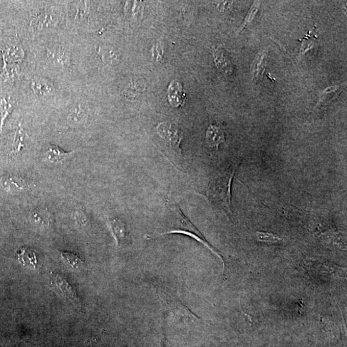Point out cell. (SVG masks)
<instances>
[{"label":"cell","instance_id":"cell-1","mask_svg":"<svg viewBox=\"0 0 347 347\" xmlns=\"http://www.w3.org/2000/svg\"><path fill=\"white\" fill-rule=\"evenodd\" d=\"M33 51L36 66L69 85L83 84L77 36L64 30L34 41Z\"/></svg>","mask_w":347,"mask_h":347},{"label":"cell","instance_id":"cell-2","mask_svg":"<svg viewBox=\"0 0 347 347\" xmlns=\"http://www.w3.org/2000/svg\"><path fill=\"white\" fill-rule=\"evenodd\" d=\"M13 5L11 27L32 43L66 30L67 1L29 0Z\"/></svg>","mask_w":347,"mask_h":347},{"label":"cell","instance_id":"cell-3","mask_svg":"<svg viewBox=\"0 0 347 347\" xmlns=\"http://www.w3.org/2000/svg\"><path fill=\"white\" fill-rule=\"evenodd\" d=\"M73 86L36 66L17 91L19 105L29 112L53 113L66 101Z\"/></svg>","mask_w":347,"mask_h":347},{"label":"cell","instance_id":"cell-4","mask_svg":"<svg viewBox=\"0 0 347 347\" xmlns=\"http://www.w3.org/2000/svg\"><path fill=\"white\" fill-rule=\"evenodd\" d=\"M36 66L33 43L10 27L0 36V91H18Z\"/></svg>","mask_w":347,"mask_h":347},{"label":"cell","instance_id":"cell-5","mask_svg":"<svg viewBox=\"0 0 347 347\" xmlns=\"http://www.w3.org/2000/svg\"><path fill=\"white\" fill-rule=\"evenodd\" d=\"M101 2L73 0L67 1V31L77 36L98 32Z\"/></svg>","mask_w":347,"mask_h":347},{"label":"cell","instance_id":"cell-6","mask_svg":"<svg viewBox=\"0 0 347 347\" xmlns=\"http://www.w3.org/2000/svg\"><path fill=\"white\" fill-rule=\"evenodd\" d=\"M157 132L160 138L159 146L170 162L179 165L182 160L180 143L183 138L182 131L175 125L168 122L160 123Z\"/></svg>","mask_w":347,"mask_h":347},{"label":"cell","instance_id":"cell-7","mask_svg":"<svg viewBox=\"0 0 347 347\" xmlns=\"http://www.w3.org/2000/svg\"><path fill=\"white\" fill-rule=\"evenodd\" d=\"M234 172H226L219 174L210 183L208 190V199L219 203L230 210L231 207V183Z\"/></svg>","mask_w":347,"mask_h":347},{"label":"cell","instance_id":"cell-8","mask_svg":"<svg viewBox=\"0 0 347 347\" xmlns=\"http://www.w3.org/2000/svg\"><path fill=\"white\" fill-rule=\"evenodd\" d=\"M19 105L16 91H0V135L3 133L7 119Z\"/></svg>","mask_w":347,"mask_h":347},{"label":"cell","instance_id":"cell-9","mask_svg":"<svg viewBox=\"0 0 347 347\" xmlns=\"http://www.w3.org/2000/svg\"><path fill=\"white\" fill-rule=\"evenodd\" d=\"M23 118L21 117L17 122L13 135H12L11 154L17 155L21 153L31 142V136L29 131L24 127Z\"/></svg>","mask_w":347,"mask_h":347},{"label":"cell","instance_id":"cell-10","mask_svg":"<svg viewBox=\"0 0 347 347\" xmlns=\"http://www.w3.org/2000/svg\"><path fill=\"white\" fill-rule=\"evenodd\" d=\"M51 283L59 293L73 303L79 304L78 294L71 284L60 275H55L52 278Z\"/></svg>","mask_w":347,"mask_h":347},{"label":"cell","instance_id":"cell-11","mask_svg":"<svg viewBox=\"0 0 347 347\" xmlns=\"http://www.w3.org/2000/svg\"><path fill=\"white\" fill-rule=\"evenodd\" d=\"M78 152V151H73L71 152H66L58 145L48 144L46 145L45 150V157L49 162L53 163H59L69 159Z\"/></svg>","mask_w":347,"mask_h":347},{"label":"cell","instance_id":"cell-12","mask_svg":"<svg viewBox=\"0 0 347 347\" xmlns=\"http://www.w3.org/2000/svg\"><path fill=\"white\" fill-rule=\"evenodd\" d=\"M168 102L173 107L178 108L185 104L186 95L182 84L178 81L171 82L168 88Z\"/></svg>","mask_w":347,"mask_h":347},{"label":"cell","instance_id":"cell-13","mask_svg":"<svg viewBox=\"0 0 347 347\" xmlns=\"http://www.w3.org/2000/svg\"><path fill=\"white\" fill-rule=\"evenodd\" d=\"M345 84L346 83H344L341 85L331 86L326 89L319 95V101L316 104V107L320 108L333 101L344 90V87L346 86Z\"/></svg>","mask_w":347,"mask_h":347},{"label":"cell","instance_id":"cell-14","mask_svg":"<svg viewBox=\"0 0 347 347\" xmlns=\"http://www.w3.org/2000/svg\"><path fill=\"white\" fill-rule=\"evenodd\" d=\"M208 144L211 147H218L220 143L225 142V135L223 131L219 127L210 126L207 132Z\"/></svg>","mask_w":347,"mask_h":347},{"label":"cell","instance_id":"cell-15","mask_svg":"<svg viewBox=\"0 0 347 347\" xmlns=\"http://www.w3.org/2000/svg\"><path fill=\"white\" fill-rule=\"evenodd\" d=\"M1 183L2 187L9 192H19L26 187V183L23 180L15 177L2 178Z\"/></svg>","mask_w":347,"mask_h":347},{"label":"cell","instance_id":"cell-16","mask_svg":"<svg viewBox=\"0 0 347 347\" xmlns=\"http://www.w3.org/2000/svg\"><path fill=\"white\" fill-rule=\"evenodd\" d=\"M32 222L43 227H48L52 221V216L46 209L35 210L31 215Z\"/></svg>","mask_w":347,"mask_h":347},{"label":"cell","instance_id":"cell-17","mask_svg":"<svg viewBox=\"0 0 347 347\" xmlns=\"http://www.w3.org/2000/svg\"><path fill=\"white\" fill-rule=\"evenodd\" d=\"M213 51H214L215 63H216V65L220 70L222 71V72L227 74V75L232 74L233 68L231 63L226 58L222 52L219 48L214 49Z\"/></svg>","mask_w":347,"mask_h":347},{"label":"cell","instance_id":"cell-18","mask_svg":"<svg viewBox=\"0 0 347 347\" xmlns=\"http://www.w3.org/2000/svg\"><path fill=\"white\" fill-rule=\"evenodd\" d=\"M110 226L113 234L115 235L118 244L122 243L126 237V230L125 225L120 220H110Z\"/></svg>","mask_w":347,"mask_h":347},{"label":"cell","instance_id":"cell-19","mask_svg":"<svg viewBox=\"0 0 347 347\" xmlns=\"http://www.w3.org/2000/svg\"><path fill=\"white\" fill-rule=\"evenodd\" d=\"M19 261L24 266H36L37 264V258L36 254L30 249L23 247L20 250L18 254Z\"/></svg>","mask_w":347,"mask_h":347},{"label":"cell","instance_id":"cell-20","mask_svg":"<svg viewBox=\"0 0 347 347\" xmlns=\"http://www.w3.org/2000/svg\"><path fill=\"white\" fill-rule=\"evenodd\" d=\"M266 69V61H265V54L262 52L258 55L253 63L252 69L254 78H260L264 73Z\"/></svg>","mask_w":347,"mask_h":347},{"label":"cell","instance_id":"cell-21","mask_svg":"<svg viewBox=\"0 0 347 347\" xmlns=\"http://www.w3.org/2000/svg\"><path fill=\"white\" fill-rule=\"evenodd\" d=\"M60 254L66 263L74 269H79L83 264L81 258L72 252H61Z\"/></svg>","mask_w":347,"mask_h":347},{"label":"cell","instance_id":"cell-22","mask_svg":"<svg viewBox=\"0 0 347 347\" xmlns=\"http://www.w3.org/2000/svg\"><path fill=\"white\" fill-rule=\"evenodd\" d=\"M258 237L260 240L264 242H277L280 240L279 237L276 235L264 234V233H258Z\"/></svg>","mask_w":347,"mask_h":347},{"label":"cell","instance_id":"cell-23","mask_svg":"<svg viewBox=\"0 0 347 347\" xmlns=\"http://www.w3.org/2000/svg\"><path fill=\"white\" fill-rule=\"evenodd\" d=\"M258 5L259 4H254V7H252L251 11H250L249 15H247L246 21H245L244 23V27H246L247 24H249V23L252 21L253 18H254L255 13H256L257 11V8H258V6L257 7V6H258Z\"/></svg>","mask_w":347,"mask_h":347},{"label":"cell","instance_id":"cell-24","mask_svg":"<svg viewBox=\"0 0 347 347\" xmlns=\"http://www.w3.org/2000/svg\"><path fill=\"white\" fill-rule=\"evenodd\" d=\"M76 219H77V221H78L79 223H80V224H84V222H86V219L85 217H84L83 214H82L81 212H78L76 213Z\"/></svg>","mask_w":347,"mask_h":347},{"label":"cell","instance_id":"cell-25","mask_svg":"<svg viewBox=\"0 0 347 347\" xmlns=\"http://www.w3.org/2000/svg\"><path fill=\"white\" fill-rule=\"evenodd\" d=\"M160 347H165L164 341L162 340V342H161Z\"/></svg>","mask_w":347,"mask_h":347},{"label":"cell","instance_id":"cell-26","mask_svg":"<svg viewBox=\"0 0 347 347\" xmlns=\"http://www.w3.org/2000/svg\"><path fill=\"white\" fill-rule=\"evenodd\" d=\"M2 3H3V2H0V9H1V8H2V4H2Z\"/></svg>","mask_w":347,"mask_h":347}]
</instances>
